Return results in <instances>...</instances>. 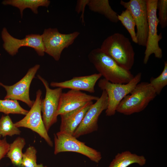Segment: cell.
I'll use <instances>...</instances> for the list:
<instances>
[{
  "label": "cell",
  "mask_w": 167,
  "mask_h": 167,
  "mask_svg": "<svg viewBox=\"0 0 167 167\" xmlns=\"http://www.w3.org/2000/svg\"><path fill=\"white\" fill-rule=\"evenodd\" d=\"M120 4L130 11L134 20L137 44L146 47L148 30L146 0H130L127 2L121 0Z\"/></svg>",
  "instance_id": "cell-9"
},
{
  "label": "cell",
  "mask_w": 167,
  "mask_h": 167,
  "mask_svg": "<svg viewBox=\"0 0 167 167\" xmlns=\"http://www.w3.org/2000/svg\"><path fill=\"white\" fill-rule=\"evenodd\" d=\"M118 19L129 33L132 41L137 44L135 30V24L130 11L126 9L122 11L120 15H118Z\"/></svg>",
  "instance_id": "cell-22"
},
{
  "label": "cell",
  "mask_w": 167,
  "mask_h": 167,
  "mask_svg": "<svg viewBox=\"0 0 167 167\" xmlns=\"http://www.w3.org/2000/svg\"><path fill=\"white\" fill-rule=\"evenodd\" d=\"M158 0H146L148 30L143 60V62L145 64L152 54L158 58H161L163 56L162 49L159 45V41L162 38V33L157 34V27L159 24L157 15Z\"/></svg>",
  "instance_id": "cell-6"
},
{
  "label": "cell",
  "mask_w": 167,
  "mask_h": 167,
  "mask_svg": "<svg viewBox=\"0 0 167 167\" xmlns=\"http://www.w3.org/2000/svg\"><path fill=\"white\" fill-rule=\"evenodd\" d=\"M54 142L55 155L63 152H71L83 155L96 163L101 159V152L87 146L85 143L78 140L72 135L59 131L54 134Z\"/></svg>",
  "instance_id": "cell-5"
},
{
  "label": "cell",
  "mask_w": 167,
  "mask_h": 167,
  "mask_svg": "<svg viewBox=\"0 0 167 167\" xmlns=\"http://www.w3.org/2000/svg\"><path fill=\"white\" fill-rule=\"evenodd\" d=\"M41 91L39 89L36 94V98L30 109L21 120L14 123L17 127H24L30 129L44 139L50 146L53 143L48 134L41 115Z\"/></svg>",
  "instance_id": "cell-8"
},
{
  "label": "cell",
  "mask_w": 167,
  "mask_h": 167,
  "mask_svg": "<svg viewBox=\"0 0 167 167\" xmlns=\"http://www.w3.org/2000/svg\"><path fill=\"white\" fill-rule=\"evenodd\" d=\"M10 147V144L5 138L0 139V161L6 155Z\"/></svg>",
  "instance_id": "cell-28"
},
{
  "label": "cell",
  "mask_w": 167,
  "mask_h": 167,
  "mask_svg": "<svg viewBox=\"0 0 167 167\" xmlns=\"http://www.w3.org/2000/svg\"><path fill=\"white\" fill-rule=\"evenodd\" d=\"M28 112L20 105L17 100L10 99L0 100V112L8 115L17 114L26 115Z\"/></svg>",
  "instance_id": "cell-21"
},
{
  "label": "cell",
  "mask_w": 167,
  "mask_h": 167,
  "mask_svg": "<svg viewBox=\"0 0 167 167\" xmlns=\"http://www.w3.org/2000/svg\"><path fill=\"white\" fill-rule=\"evenodd\" d=\"M37 77L42 83L46 90L45 97L41 101V111L43 121L48 132L50 127L57 121V112L62 89L60 88L51 89L45 79L39 75Z\"/></svg>",
  "instance_id": "cell-10"
},
{
  "label": "cell",
  "mask_w": 167,
  "mask_h": 167,
  "mask_svg": "<svg viewBox=\"0 0 167 167\" xmlns=\"http://www.w3.org/2000/svg\"><path fill=\"white\" fill-rule=\"evenodd\" d=\"M93 104L92 101L89 102L76 109L60 115V131L73 135L86 112Z\"/></svg>",
  "instance_id": "cell-16"
},
{
  "label": "cell",
  "mask_w": 167,
  "mask_h": 167,
  "mask_svg": "<svg viewBox=\"0 0 167 167\" xmlns=\"http://www.w3.org/2000/svg\"><path fill=\"white\" fill-rule=\"evenodd\" d=\"M101 96L87 110L81 122L73 135L77 138L81 136L97 131L98 121L102 112L108 106V96L106 91L102 90Z\"/></svg>",
  "instance_id": "cell-11"
},
{
  "label": "cell",
  "mask_w": 167,
  "mask_h": 167,
  "mask_svg": "<svg viewBox=\"0 0 167 167\" xmlns=\"http://www.w3.org/2000/svg\"><path fill=\"white\" fill-rule=\"evenodd\" d=\"M89 0H78L77 1L75 8L76 12L78 14L81 13L80 19L81 23L84 24V13L85 8L88 5Z\"/></svg>",
  "instance_id": "cell-27"
},
{
  "label": "cell",
  "mask_w": 167,
  "mask_h": 167,
  "mask_svg": "<svg viewBox=\"0 0 167 167\" xmlns=\"http://www.w3.org/2000/svg\"><path fill=\"white\" fill-rule=\"evenodd\" d=\"M40 67L39 65L36 64L30 68L25 76L13 85H6L0 82V86L4 87L6 92L4 99L20 101L31 108L34 101L31 100L30 98V87Z\"/></svg>",
  "instance_id": "cell-13"
},
{
  "label": "cell",
  "mask_w": 167,
  "mask_h": 167,
  "mask_svg": "<svg viewBox=\"0 0 167 167\" xmlns=\"http://www.w3.org/2000/svg\"><path fill=\"white\" fill-rule=\"evenodd\" d=\"M80 33H60L57 28L45 29L42 35L45 52L56 61L60 59L63 50L72 45Z\"/></svg>",
  "instance_id": "cell-7"
},
{
  "label": "cell",
  "mask_w": 167,
  "mask_h": 167,
  "mask_svg": "<svg viewBox=\"0 0 167 167\" xmlns=\"http://www.w3.org/2000/svg\"><path fill=\"white\" fill-rule=\"evenodd\" d=\"M1 35L4 42L3 48L11 56L15 55L19 48L22 46L34 49L40 56H43L45 54L42 35L32 34L26 35L24 39H19L10 35L7 29L4 28L2 32Z\"/></svg>",
  "instance_id": "cell-12"
},
{
  "label": "cell",
  "mask_w": 167,
  "mask_h": 167,
  "mask_svg": "<svg viewBox=\"0 0 167 167\" xmlns=\"http://www.w3.org/2000/svg\"><path fill=\"white\" fill-rule=\"evenodd\" d=\"M87 6L90 10L104 15L113 23L119 21L118 15L112 9L108 0H89Z\"/></svg>",
  "instance_id": "cell-18"
},
{
  "label": "cell",
  "mask_w": 167,
  "mask_h": 167,
  "mask_svg": "<svg viewBox=\"0 0 167 167\" xmlns=\"http://www.w3.org/2000/svg\"><path fill=\"white\" fill-rule=\"evenodd\" d=\"M142 73L139 72L129 82L125 84L112 83L105 79H100L98 84V87L105 90L108 96V106L105 110L106 115H114L117 108L121 101L128 95L139 83Z\"/></svg>",
  "instance_id": "cell-4"
},
{
  "label": "cell",
  "mask_w": 167,
  "mask_h": 167,
  "mask_svg": "<svg viewBox=\"0 0 167 167\" xmlns=\"http://www.w3.org/2000/svg\"><path fill=\"white\" fill-rule=\"evenodd\" d=\"M1 135H0V137H1Z\"/></svg>",
  "instance_id": "cell-30"
},
{
  "label": "cell",
  "mask_w": 167,
  "mask_h": 167,
  "mask_svg": "<svg viewBox=\"0 0 167 167\" xmlns=\"http://www.w3.org/2000/svg\"><path fill=\"white\" fill-rule=\"evenodd\" d=\"M50 3V1L48 0H8L2 2L4 5H10L18 8L20 10L21 17L23 10L26 8H30L33 13L37 14L39 6L48 7Z\"/></svg>",
  "instance_id": "cell-19"
},
{
  "label": "cell",
  "mask_w": 167,
  "mask_h": 167,
  "mask_svg": "<svg viewBox=\"0 0 167 167\" xmlns=\"http://www.w3.org/2000/svg\"><path fill=\"white\" fill-rule=\"evenodd\" d=\"M37 151L33 146H30L23 153L21 165L23 167H36Z\"/></svg>",
  "instance_id": "cell-25"
},
{
  "label": "cell",
  "mask_w": 167,
  "mask_h": 167,
  "mask_svg": "<svg viewBox=\"0 0 167 167\" xmlns=\"http://www.w3.org/2000/svg\"><path fill=\"white\" fill-rule=\"evenodd\" d=\"M157 95L159 94L163 88L167 85V62L164 63V69L160 75L156 78L152 77L149 83Z\"/></svg>",
  "instance_id": "cell-24"
},
{
  "label": "cell",
  "mask_w": 167,
  "mask_h": 167,
  "mask_svg": "<svg viewBox=\"0 0 167 167\" xmlns=\"http://www.w3.org/2000/svg\"><path fill=\"white\" fill-rule=\"evenodd\" d=\"M157 10H158V19L162 28L167 26V0H158Z\"/></svg>",
  "instance_id": "cell-26"
},
{
  "label": "cell",
  "mask_w": 167,
  "mask_h": 167,
  "mask_svg": "<svg viewBox=\"0 0 167 167\" xmlns=\"http://www.w3.org/2000/svg\"><path fill=\"white\" fill-rule=\"evenodd\" d=\"M21 131L13 123L8 115H2L0 119V134L3 137L19 135Z\"/></svg>",
  "instance_id": "cell-23"
},
{
  "label": "cell",
  "mask_w": 167,
  "mask_h": 167,
  "mask_svg": "<svg viewBox=\"0 0 167 167\" xmlns=\"http://www.w3.org/2000/svg\"><path fill=\"white\" fill-rule=\"evenodd\" d=\"M100 48L122 68L130 71L133 67L135 53L130 40L123 34L116 33L109 36Z\"/></svg>",
  "instance_id": "cell-2"
},
{
  "label": "cell",
  "mask_w": 167,
  "mask_h": 167,
  "mask_svg": "<svg viewBox=\"0 0 167 167\" xmlns=\"http://www.w3.org/2000/svg\"><path fill=\"white\" fill-rule=\"evenodd\" d=\"M26 144L25 139L18 137L11 144L6 155L13 164L21 165L23 153L22 149Z\"/></svg>",
  "instance_id": "cell-20"
},
{
  "label": "cell",
  "mask_w": 167,
  "mask_h": 167,
  "mask_svg": "<svg viewBox=\"0 0 167 167\" xmlns=\"http://www.w3.org/2000/svg\"><path fill=\"white\" fill-rule=\"evenodd\" d=\"M99 98L75 90L71 89L67 92L62 93L59 102L57 115L76 109L89 102L96 101Z\"/></svg>",
  "instance_id": "cell-14"
},
{
  "label": "cell",
  "mask_w": 167,
  "mask_h": 167,
  "mask_svg": "<svg viewBox=\"0 0 167 167\" xmlns=\"http://www.w3.org/2000/svg\"><path fill=\"white\" fill-rule=\"evenodd\" d=\"M146 159L143 155L133 153L129 151L118 153L111 162L108 167H127L133 164H137L143 166Z\"/></svg>",
  "instance_id": "cell-17"
},
{
  "label": "cell",
  "mask_w": 167,
  "mask_h": 167,
  "mask_svg": "<svg viewBox=\"0 0 167 167\" xmlns=\"http://www.w3.org/2000/svg\"><path fill=\"white\" fill-rule=\"evenodd\" d=\"M88 57L98 73L104 79L112 83L127 84L134 77L130 71L120 67L100 48L92 50L88 54Z\"/></svg>",
  "instance_id": "cell-1"
},
{
  "label": "cell",
  "mask_w": 167,
  "mask_h": 167,
  "mask_svg": "<svg viewBox=\"0 0 167 167\" xmlns=\"http://www.w3.org/2000/svg\"><path fill=\"white\" fill-rule=\"evenodd\" d=\"M101 76L98 73L86 76L75 77L70 80L62 82H52L50 85L53 87L84 91L93 93L95 92V84Z\"/></svg>",
  "instance_id": "cell-15"
},
{
  "label": "cell",
  "mask_w": 167,
  "mask_h": 167,
  "mask_svg": "<svg viewBox=\"0 0 167 167\" xmlns=\"http://www.w3.org/2000/svg\"><path fill=\"white\" fill-rule=\"evenodd\" d=\"M130 93L120 102L116 112L126 115L140 112L157 95L150 83L147 82L138 83Z\"/></svg>",
  "instance_id": "cell-3"
},
{
  "label": "cell",
  "mask_w": 167,
  "mask_h": 167,
  "mask_svg": "<svg viewBox=\"0 0 167 167\" xmlns=\"http://www.w3.org/2000/svg\"><path fill=\"white\" fill-rule=\"evenodd\" d=\"M36 167H47L46 166H44L42 164H37Z\"/></svg>",
  "instance_id": "cell-29"
}]
</instances>
